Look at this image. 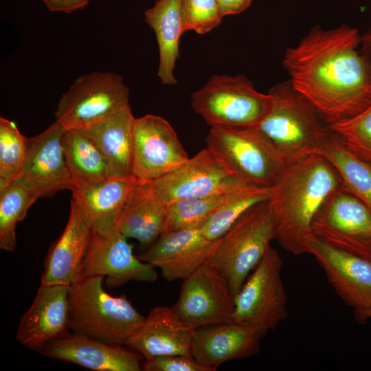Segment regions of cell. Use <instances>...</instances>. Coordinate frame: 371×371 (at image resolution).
Returning a JSON list of instances; mask_svg holds the SVG:
<instances>
[{
	"instance_id": "6da1fadb",
	"label": "cell",
	"mask_w": 371,
	"mask_h": 371,
	"mask_svg": "<svg viewBox=\"0 0 371 371\" xmlns=\"http://www.w3.org/2000/svg\"><path fill=\"white\" fill-rule=\"evenodd\" d=\"M357 29L342 25L311 29L288 48L282 65L292 87L329 125L350 118L371 102V65L357 50Z\"/></svg>"
},
{
	"instance_id": "7a4b0ae2",
	"label": "cell",
	"mask_w": 371,
	"mask_h": 371,
	"mask_svg": "<svg viewBox=\"0 0 371 371\" xmlns=\"http://www.w3.org/2000/svg\"><path fill=\"white\" fill-rule=\"evenodd\" d=\"M343 186L333 166L315 154L290 162L269 188L267 200L276 225V240L286 251L306 253L313 221L326 199Z\"/></svg>"
},
{
	"instance_id": "3957f363",
	"label": "cell",
	"mask_w": 371,
	"mask_h": 371,
	"mask_svg": "<svg viewBox=\"0 0 371 371\" xmlns=\"http://www.w3.org/2000/svg\"><path fill=\"white\" fill-rule=\"evenodd\" d=\"M104 278L81 277L69 286V328L105 343L126 346L145 317L124 295L115 297L105 291Z\"/></svg>"
},
{
	"instance_id": "277c9868",
	"label": "cell",
	"mask_w": 371,
	"mask_h": 371,
	"mask_svg": "<svg viewBox=\"0 0 371 371\" xmlns=\"http://www.w3.org/2000/svg\"><path fill=\"white\" fill-rule=\"evenodd\" d=\"M271 110L258 126L288 163L318 154L330 133L317 110L289 80L274 85Z\"/></svg>"
},
{
	"instance_id": "5b68a950",
	"label": "cell",
	"mask_w": 371,
	"mask_h": 371,
	"mask_svg": "<svg viewBox=\"0 0 371 371\" xmlns=\"http://www.w3.org/2000/svg\"><path fill=\"white\" fill-rule=\"evenodd\" d=\"M276 240V225L268 201L247 210L216 240L206 261L226 279L235 297Z\"/></svg>"
},
{
	"instance_id": "8992f818",
	"label": "cell",
	"mask_w": 371,
	"mask_h": 371,
	"mask_svg": "<svg viewBox=\"0 0 371 371\" xmlns=\"http://www.w3.org/2000/svg\"><path fill=\"white\" fill-rule=\"evenodd\" d=\"M205 143L230 172L248 184L271 187L289 164L257 127L211 126Z\"/></svg>"
},
{
	"instance_id": "52a82bcc",
	"label": "cell",
	"mask_w": 371,
	"mask_h": 371,
	"mask_svg": "<svg viewBox=\"0 0 371 371\" xmlns=\"http://www.w3.org/2000/svg\"><path fill=\"white\" fill-rule=\"evenodd\" d=\"M272 104V96L243 75H214L191 95L192 108L210 127H258Z\"/></svg>"
},
{
	"instance_id": "ba28073f",
	"label": "cell",
	"mask_w": 371,
	"mask_h": 371,
	"mask_svg": "<svg viewBox=\"0 0 371 371\" xmlns=\"http://www.w3.org/2000/svg\"><path fill=\"white\" fill-rule=\"evenodd\" d=\"M282 267L279 251L271 245L234 297L233 322L267 334L287 319Z\"/></svg>"
},
{
	"instance_id": "9c48e42d",
	"label": "cell",
	"mask_w": 371,
	"mask_h": 371,
	"mask_svg": "<svg viewBox=\"0 0 371 371\" xmlns=\"http://www.w3.org/2000/svg\"><path fill=\"white\" fill-rule=\"evenodd\" d=\"M129 104V89L120 74L93 71L77 78L63 94L56 121L65 129H83Z\"/></svg>"
},
{
	"instance_id": "30bf717a",
	"label": "cell",
	"mask_w": 371,
	"mask_h": 371,
	"mask_svg": "<svg viewBox=\"0 0 371 371\" xmlns=\"http://www.w3.org/2000/svg\"><path fill=\"white\" fill-rule=\"evenodd\" d=\"M311 229L325 243L371 259V210L344 185L322 205Z\"/></svg>"
},
{
	"instance_id": "8fae6325",
	"label": "cell",
	"mask_w": 371,
	"mask_h": 371,
	"mask_svg": "<svg viewBox=\"0 0 371 371\" xmlns=\"http://www.w3.org/2000/svg\"><path fill=\"white\" fill-rule=\"evenodd\" d=\"M148 183L156 196L167 205L225 194L248 184L236 177L206 147L176 169Z\"/></svg>"
},
{
	"instance_id": "7c38bea8",
	"label": "cell",
	"mask_w": 371,
	"mask_h": 371,
	"mask_svg": "<svg viewBox=\"0 0 371 371\" xmlns=\"http://www.w3.org/2000/svg\"><path fill=\"white\" fill-rule=\"evenodd\" d=\"M182 280L172 306L181 319L195 329L232 322L234 297L219 271L205 262Z\"/></svg>"
},
{
	"instance_id": "4fadbf2b",
	"label": "cell",
	"mask_w": 371,
	"mask_h": 371,
	"mask_svg": "<svg viewBox=\"0 0 371 371\" xmlns=\"http://www.w3.org/2000/svg\"><path fill=\"white\" fill-rule=\"evenodd\" d=\"M65 128L55 121L41 133L29 138L23 168L12 183L21 186L36 199L74 188L65 148Z\"/></svg>"
},
{
	"instance_id": "5bb4252c",
	"label": "cell",
	"mask_w": 371,
	"mask_h": 371,
	"mask_svg": "<svg viewBox=\"0 0 371 371\" xmlns=\"http://www.w3.org/2000/svg\"><path fill=\"white\" fill-rule=\"evenodd\" d=\"M155 267L133 254L127 238L117 228L105 232L92 231L81 277H106L110 289L131 281L153 282L158 277Z\"/></svg>"
},
{
	"instance_id": "9a60e30c",
	"label": "cell",
	"mask_w": 371,
	"mask_h": 371,
	"mask_svg": "<svg viewBox=\"0 0 371 371\" xmlns=\"http://www.w3.org/2000/svg\"><path fill=\"white\" fill-rule=\"evenodd\" d=\"M189 159L170 124L148 114L135 118L133 128V175L149 182L176 169Z\"/></svg>"
},
{
	"instance_id": "2e32d148",
	"label": "cell",
	"mask_w": 371,
	"mask_h": 371,
	"mask_svg": "<svg viewBox=\"0 0 371 371\" xmlns=\"http://www.w3.org/2000/svg\"><path fill=\"white\" fill-rule=\"evenodd\" d=\"M335 293L354 312L371 308V259L337 249L313 234L306 243Z\"/></svg>"
},
{
	"instance_id": "e0dca14e",
	"label": "cell",
	"mask_w": 371,
	"mask_h": 371,
	"mask_svg": "<svg viewBox=\"0 0 371 371\" xmlns=\"http://www.w3.org/2000/svg\"><path fill=\"white\" fill-rule=\"evenodd\" d=\"M216 240L207 239L200 228L170 230L137 258L159 268L167 281L183 280L207 260Z\"/></svg>"
},
{
	"instance_id": "ac0fdd59",
	"label": "cell",
	"mask_w": 371,
	"mask_h": 371,
	"mask_svg": "<svg viewBox=\"0 0 371 371\" xmlns=\"http://www.w3.org/2000/svg\"><path fill=\"white\" fill-rule=\"evenodd\" d=\"M39 352L96 371H140L144 359L124 346L69 332L47 343Z\"/></svg>"
},
{
	"instance_id": "d6986e66",
	"label": "cell",
	"mask_w": 371,
	"mask_h": 371,
	"mask_svg": "<svg viewBox=\"0 0 371 371\" xmlns=\"http://www.w3.org/2000/svg\"><path fill=\"white\" fill-rule=\"evenodd\" d=\"M91 235V225L80 203L72 196L67 223L48 251L41 284L70 286L80 278Z\"/></svg>"
},
{
	"instance_id": "ffe728a7",
	"label": "cell",
	"mask_w": 371,
	"mask_h": 371,
	"mask_svg": "<svg viewBox=\"0 0 371 371\" xmlns=\"http://www.w3.org/2000/svg\"><path fill=\"white\" fill-rule=\"evenodd\" d=\"M69 286L41 284L29 309L21 317L16 333L24 346L39 352L69 328Z\"/></svg>"
},
{
	"instance_id": "44dd1931",
	"label": "cell",
	"mask_w": 371,
	"mask_h": 371,
	"mask_svg": "<svg viewBox=\"0 0 371 371\" xmlns=\"http://www.w3.org/2000/svg\"><path fill=\"white\" fill-rule=\"evenodd\" d=\"M266 335L233 322L199 328L194 333L192 355L207 371H215L227 361L258 354Z\"/></svg>"
},
{
	"instance_id": "7402d4cb",
	"label": "cell",
	"mask_w": 371,
	"mask_h": 371,
	"mask_svg": "<svg viewBox=\"0 0 371 371\" xmlns=\"http://www.w3.org/2000/svg\"><path fill=\"white\" fill-rule=\"evenodd\" d=\"M196 329L181 319L172 307L156 306L126 346L145 360L164 355H192Z\"/></svg>"
},
{
	"instance_id": "603a6c76",
	"label": "cell",
	"mask_w": 371,
	"mask_h": 371,
	"mask_svg": "<svg viewBox=\"0 0 371 371\" xmlns=\"http://www.w3.org/2000/svg\"><path fill=\"white\" fill-rule=\"evenodd\" d=\"M135 177H109L74 186L77 199L92 231L105 232L117 227V222L131 192L139 183Z\"/></svg>"
},
{
	"instance_id": "cb8c5ba5",
	"label": "cell",
	"mask_w": 371,
	"mask_h": 371,
	"mask_svg": "<svg viewBox=\"0 0 371 371\" xmlns=\"http://www.w3.org/2000/svg\"><path fill=\"white\" fill-rule=\"evenodd\" d=\"M130 104L85 128L108 162L112 177H133V128ZM135 177V176H134Z\"/></svg>"
},
{
	"instance_id": "d4e9b609",
	"label": "cell",
	"mask_w": 371,
	"mask_h": 371,
	"mask_svg": "<svg viewBox=\"0 0 371 371\" xmlns=\"http://www.w3.org/2000/svg\"><path fill=\"white\" fill-rule=\"evenodd\" d=\"M168 205L159 199L148 182L139 181L131 192L117 222V228L142 246L153 245L164 232Z\"/></svg>"
},
{
	"instance_id": "484cf974",
	"label": "cell",
	"mask_w": 371,
	"mask_h": 371,
	"mask_svg": "<svg viewBox=\"0 0 371 371\" xmlns=\"http://www.w3.org/2000/svg\"><path fill=\"white\" fill-rule=\"evenodd\" d=\"M146 22L155 32L159 47L157 76L161 83L175 85V63L179 58V39L183 28L181 0H157L145 12Z\"/></svg>"
},
{
	"instance_id": "4316f807",
	"label": "cell",
	"mask_w": 371,
	"mask_h": 371,
	"mask_svg": "<svg viewBox=\"0 0 371 371\" xmlns=\"http://www.w3.org/2000/svg\"><path fill=\"white\" fill-rule=\"evenodd\" d=\"M64 148L74 186L112 177L105 157L93 141L82 130L65 129Z\"/></svg>"
},
{
	"instance_id": "83f0119b",
	"label": "cell",
	"mask_w": 371,
	"mask_h": 371,
	"mask_svg": "<svg viewBox=\"0 0 371 371\" xmlns=\"http://www.w3.org/2000/svg\"><path fill=\"white\" fill-rule=\"evenodd\" d=\"M318 154L333 166L343 185L371 210V164L353 153L331 130Z\"/></svg>"
},
{
	"instance_id": "f1b7e54d",
	"label": "cell",
	"mask_w": 371,
	"mask_h": 371,
	"mask_svg": "<svg viewBox=\"0 0 371 371\" xmlns=\"http://www.w3.org/2000/svg\"><path fill=\"white\" fill-rule=\"evenodd\" d=\"M269 196V188L246 184L235 190L200 227L202 234L210 240L218 239L247 210Z\"/></svg>"
},
{
	"instance_id": "f546056e",
	"label": "cell",
	"mask_w": 371,
	"mask_h": 371,
	"mask_svg": "<svg viewBox=\"0 0 371 371\" xmlns=\"http://www.w3.org/2000/svg\"><path fill=\"white\" fill-rule=\"evenodd\" d=\"M36 199L20 185L11 183L0 191V248L12 252L16 246V227Z\"/></svg>"
},
{
	"instance_id": "4dcf8cb0",
	"label": "cell",
	"mask_w": 371,
	"mask_h": 371,
	"mask_svg": "<svg viewBox=\"0 0 371 371\" xmlns=\"http://www.w3.org/2000/svg\"><path fill=\"white\" fill-rule=\"evenodd\" d=\"M234 190L225 194L184 199L168 204L164 232L183 228H200Z\"/></svg>"
},
{
	"instance_id": "1f68e13d",
	"label": "cell",
	"mask_w": 371,
	"mask_h": 371,
	"mask_svg": "<svg viewBox=\"0 0 371 371\" xmlns=\"http://www.w3.org/2000/svg\"><path fill=\"white\" fill-rule=\"evenodd\" d=\"M29 148V138L22 135L15 123L0 117V191L19 175Z\"/></svg>"
},
{
	"instance_id": "d6a6232c",
	"label": "cell",
	"mask_w": 371,
	"mask_h": 371,
	"mask_svg": "<svg viewBox=\"0 0 371 371\" xmlns=\"http://www.w3.org/2000/svg\"><path fill=\"white\" fill-rule=\"evenodd\" d=\"M328 127L353 153L371 164V102L359 113Z\"/></svg>"
},
{
	"instance_id": "836d02e7",
	"label": "cell",
	"mask_w": 371,
	"mask_h": 371,
	"mask_svg": "<svg viewBox=\"0 0 371 371\" xmlns=\"http://www.w3.org/2000/svg\"><path fill=\"white\" fill-rule=\"evenodd\" d=\"M184 32L193 30L204 34L222 21L218 0H181Z\"/></svg>"
},
{
	"instance_id": "e575fe53",
	"label": "cell",
	"mask_w": 371,
	"mask_h": 371,
	"mask_svg": "<svg viewBox=\"0 0 371 371\" xmlns=\"http://www.w3.org/2000/svg\"><path fill=\"white\" fill-rule=\"evenodd\" d=\"M146 371H207L191 355H164L145 360Z\"/></svg>"
},
{
	"instance_id": "d590c367",
	"label": "cell",
	"mask_w": 371,
	"mask_h": 371,
	"mask_svg": "<svg viewBox=\"0 0 371 371\" xmlns=\"http://www.w3.org/2000/svg\"><path fill=\"white\" fill-rule=\"evenodd\" d=\"M49 10L70 13L82 10L89 3V0H42Z\"/></svg>"
},
{
	"instance_id": "8d00e7d4",
	"label": "cell",
	"mask_w": 371,
	"mask_h": 371,
	"mask_svg": "<svg viewBox=\"0 0 371 371\" xmlns=\"http://www.w3.org/2000/svg\"><path fill=\"white\" fill-rule=\"evenodd\" d=\"M251 1L252 0H218L223 16L243 12L250 5Z\"/></svg>"
},
{
	"instance_id": "74e56055",
	"label": "cell",
	"mask_w": 371,
	"mask_h": 371,
	"mask_svg": "<svg viewBox=\"0 0 371 371\" xmlns=\"http://www.w3.org/2000/svg\"><path fill=\"white\" fill-rule=\"evenodd\" d=\"M360 45L361 52L371 65V31L361 36Z\"/></svg>"
},
{
	"instance_id": "f35d334b",
	"label": "cell",
	"mask_w": 371,
	"mask_h": 371,
	"mask_svg": "<svg viewBox=\"0 0 371 371\" xmlns=\"http://www.w3.org/2000/svg\"><path fill=\"white\" fill-rule=\"evenodd\" d=\"M354 315L355 319L358 322L363 323L366 322L368 319H371V308L360 311L354 312Z\"/></svg>"
}]
</instances>
